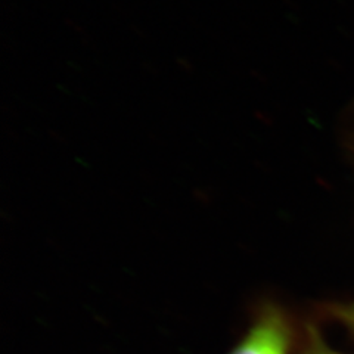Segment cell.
<instances>
[{
	"label": "cell",
	"mask_w": 354,
	"mask_h": 354,
	"mask_svg": "<svg viewBox=\"0 0 354 354\" xmlns=\"http://www.w3.org/2000/svg\"><path fill=\"white\" fill-rule=\"evenodd\" d=\"M290 324L279 308L268 306L230 354H290Z\"/></svg>",
	"instance_id": "obj_1"
},
{
	"label": "cell",
	"mask_w": 354,
	"mask_h": 354,
	"mask_svg": "<svg viewBox=\"0 0 354 354\" xmlns=\"http://www.w3.org/2000/svg\"><path fill=\"white\" fill-rule=\"evenodd\" d=\"M341 316L344 317L348 324H351V326L354 328V306L353 307H350V308H347V310H344V312L341 313Z\"/></svg>",
	"instance_id": "obj_2"
},
{
	"label": "cell",
	"mask_w": 354,
	"mask_h": 354,
	"mask_svg": "<svg viewBox=\"0 0 354 354\" xmlns=\"http://www.w3.org/2000/svg\"><path fill=\"white\" fill-rule=\"evenodd\" d=\"M308 354H335V353H330V351H328V350H325V348H322V347L315 346L312 350L308 351Z\"/></svg>",
	"instance_id": "obj_3"
}]
</instances>
